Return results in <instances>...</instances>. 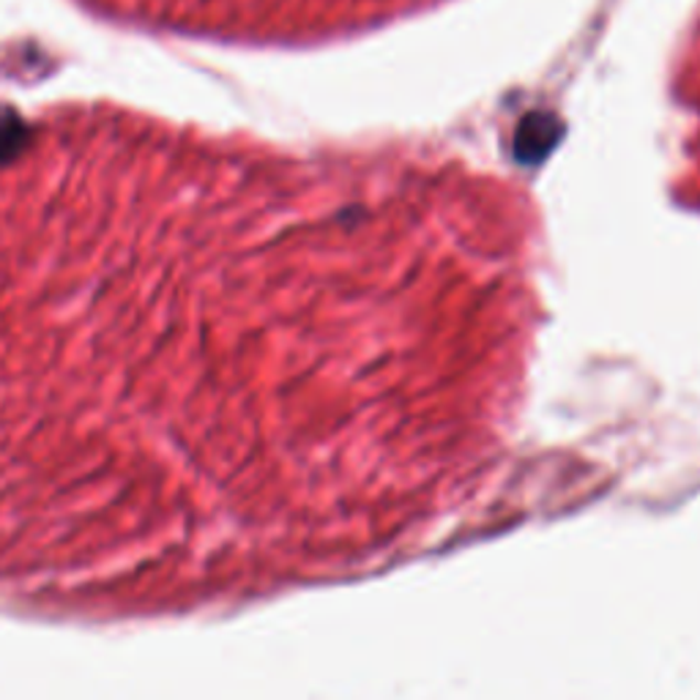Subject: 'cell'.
<instances>
[{
    "label": "cell",
    "mask_w": 700,
    "mask_h": 700,
    "mask_svg": "<svg viewBox=\"0 0 700 700\" xmlns=\"http://www.w3.org/2000/svg\"><path fill=\"white\" fill-rule=\"evenodd\" d=\"M559 137V124L553 116H528L520 126V153H544Z\"/></svg>",
    "instance_id": "1"
}]
</instances>
